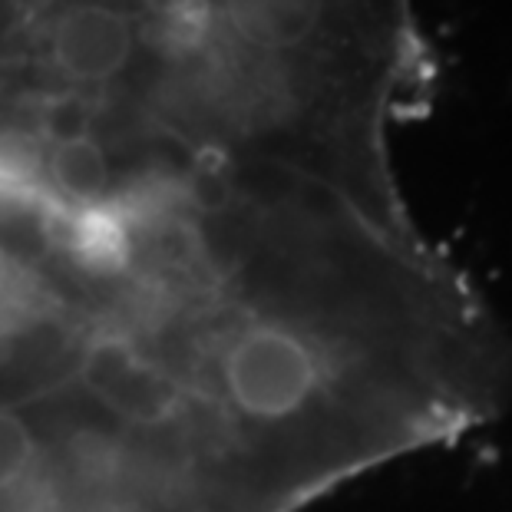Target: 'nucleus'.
I'll return each mask as SVG.
<instances>
[{"instance_id":"nucleus-1","label":"nucleus","mask_w":512,"mask_h":512,"mask_svg":"<svg viewBox=\"0 0 512 512\" xmlns=\"http://www.w3.org/2000/svg\"><path fill=\"white\" fill-rule=\"evenodd\" d=\"M133 47V20L106 4H73L50 30L53 70L80 86L113 83L133 60Z\"/></svg>"},{"instance_id":"nucleus-2","label":"nucleus","mask_w":512,"mask_h":512,"mask_svg":"<svg viewBox=\"0 0 512 512\" xmlns=\"http://www.w3.org/2000/svg\"><path fill=\"white\" fill-rule=\"evenodd\" d=\"M40 463V443L17 410L0 407V496L24 486Z\"/></svg>"},{"instance_id":"nucleus-3","label":"nucleus","mask_w":512,"mask_h":512,"mask_svg":"<svg viewBox=\"0 0 512 512\" xmlns=\"http://www.w3.org/2000/svg\"><path fill=\"white\" fill-rule=\"evenodd\" d=\"M24 288H27L24 265H20L17 255L0 242V311H7L10 304L24 301Z\"/></svg>"}]
</instances>
